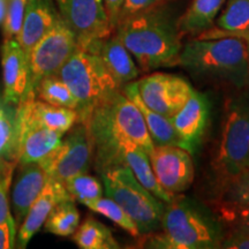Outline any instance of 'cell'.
I'll return each mask as SVG.
<instances>
[{"instance_id":"30","label":"cell","mask_w":249,"mask_h":249,"mask_svg":"<svg viewBox=\"0 0 249 249\" xmlns=\"http://www.w3.org/2000/svg\"><path fill=\"white\" fill-rule=\"evenodd\" d=\"M64 185L71 197L82 204L102 197L104 194V188L99 180L95 177L89 176L88 173L77 174L67 180Z\"/></svg>"},{"instance_id":"14","label":"cell","mask_w":249,"mask_h":249,"mask_svg":"<svg viewBox=\"0 0 249 249\" xmlns=\"http://www.w3.org/2000/svg\"><path fill=\"white\" fill-rule=\"evenodd\" d=\"M211 104L207 95L193 90L181 110L171 118V123L181 142V148L191 155L197 152L210 120Z\"/></svg>"},{"instance_id":"21","label":"cell","mask_w":249,"mask_h":249,"mask_svg":"<svg viewBox=\"0 0 249 249\" xmlns=\"http://www.w3.org/2000/svg\"><path fill=\"white\" fill-rule=\"evenodd\" d=\"M123 92L132 101L141 112L145 126L155 145H176L181 148V142L174 130L169 118L161 116L148 107L140 96L136 80L123 87Z\"/></svg>"},{"instance_id":"3","label":"cell","mask_w":249,"mask_h":249,"mask_svg":"<svg viewBox=\"0 0 249 249\" xmlns=\"http://www.w3.org/2000/svg\"><path fill=\"white\" fill-rule=\"evenodd\" d=\"M178 65L198 80L236 89L249 87V52L241 37H196L182 46Z\"/></svg>"},{"instance_id":"22","label":"cell","mask_w":249,"mask_h":249,"mask_svg":"<svg viewBox=\"0 0 249 249\" xmlns=\"http://www.w3.org/2000/svg\"><path fill=\"white\" fill-rule=\"evenodd\" d=\"M225 7L216 21V29L204 31L197 38L236 36L249 30V0H225Z\"/></svg>"},{"instance_id":"32","label":"cell","mask_w":249,"mask_h":249,"mask_svg":"<svg viewBox=\"0 0 249 249\" xmlns=\"http://www.w3.org/2000/svg\"><path fill=\"white\" fill-rule=\"evenodd\" d=\"M218 187L219 194L214 201L231 204H249V170Z\"/></svg>"},{"instance_id":"13","label":"cell","mask_w":249,"mask_h":249,"mask_svg":"<svg viewBox=\"0 0 249 249\" xmlns=\"http://www.w3.org/2000/svg\"><path fill=\"white\" fill-rule=\"evenodd\" d=\"M64 134L40 124L30 116L27 104L18 105V164L39 163L54 151Z\"/></svg>"},{"instance_id":"5","label":"cell","mask_w":249,"mask_h":249,"mask_svg":"<svg viewBox=\"0 0 249 249\" xmlns=\"http://www.w3.org/2000/svg\"><path fill=\"white\" fill-rule=\"evenodd\" d=\"M55 75L70 87L76 97L77 112L82 123H86L98 105L121 90L98 53L80 48L73 52Z\"/></svg>"},{"instance_id":"16","label":"cell","mask_w":249,"mask_h":249,"mask_svg":"<svg viewBox=\"0 0 249 249\" xmlns=\"http://www.w3.org/2000/svg\"><path fill=\"white\" fill-rule=\"evenodd\" d=\"M5 104L18 107L26 93L29 79V58L17 38L5 39L1 48Z\"/></svg>"},{"instance_id":"31","label":"cell","mask_w":249,"mask_h":249,"mask_svg":"<svg viewBox=\"0 0 249 249\" xmlns=\"http://www.w3.org/2000/svg\"><path fill=\"white\" fill-rule=\"evenodd\" d=\"M213 213L223 225L239 229L249 234V204H231L213 201Z\"/></svg>"},{"instance_id":"33","label":"cell","mask_w":249,"mask_h":249,"mask_svg":"<svg viewBox=\"0 0 249 249\" xmlns=\"http://www.w3.org/2000/svg\"><path fill=\"white\" fill-rule=\"evenodd\" d=\"M17 166L18 160H0V224L13 217L9 207V189Z\"/></svg>"},{"instance_id":"19","label":"cell","mask_w":249,"mask_h":249,"mask_svg":"<svg viewBox=\"0 0 249 249\" xmlns=\"http://www.w3.org/2000/svg\"><path fill=\"white\" fill-rule=\"evenodd\" d=\"M52 0H29L22 27L17 36L18 44L29 58L31 50L44 37L59 18Z\"/></svg>"},{"instance_id":"1","label":"cell","mask_w":249,"mask_h":249,"mask_svg":"<svg viewBox=\"0 0 249 249\" xmlns=\"http://www.w3.org/2000/svg\"><path fill=\"white\" fill-rule=\"evenodd\" d=\"M113 33L133 55L140 71L178 66L181 34L163 4L119 21Z\"/></svg>"},{"instance_id":"12","label":"cell","mask_w":249,"mask_h":249,"mask_svg":"<svg viewBox=\"0 0 249 249\" xmlns=\"http://www.w3.org/2000/svg\"><path fill=\"white\" fill-rule=\"evenodd\" d=\"M149 160L157 181L167 193L179 195L194 181L192 155L176 145H155Z\"/></svg>"},{"instance_id":"7","label":"cell","mask_w":249,"mask_h":249,"mask_svg":"<svg viewBox=\"0 0 249 249\" xmlns=\"http://www.w3.org/2000/svg\"><path fill=\"white\" fill-rule=\"evenodd\" d=\"M249 170V96L230 99L226 104L222 138L213 171L218 186Z\"/></svg>"},{"instance_id":"37","label":"cell","mask_w":249,"mask_h":249,"mask_svg":"<svg viewBox=\"0 0 249 249\" xmlns=\"http://www.w3.org/2000/svg\"><path fill=\"white\" fill-rule=\"evenodd\" d=\"M18 229L13 217L0 224V249L15 248Z\"/></svg>"},{"instance_id":"2","label":"cell","mask_w":249,"mask_h":249,"mask_svg":"<svg viewBox=\"0 0 249 249\" xmlns=\"http://www.w3.org/2000/svg\"><path fill=\"white\" fill-rule=\"evenodd\" d=\"M161 232L144 234L142 247L160 249H218L225 236L217 214L191 197L180 195L165 205Z\"/></svg>"},{"instance_id":"9","label":"cell","mask_w":249,"mask_h":249,"mask_svg":"<svg viewBox=\"0 0 249 249\" xmlns=\"http://www.w3.org/2000/svg\"><path fill=\"white\" fill-rule=\"evenodd\" d=\"M93 161V144L86 123L79 121L62 138L54 151L39 164L49 178L65 183L81 173H88Z\"/></svg>"},{"instance_id":"35","label":"cell","mask_w":249,"mask_h":249,"mask_svg":"<svg viewBox=\"0 0 249 249\" xmlns=\"http://www.w3.org/2000/svg\"><path fill=\"white\" fill-rule=\"evenodd\" d=\"M163 1L164 0H124L119 15V21L132 17L134 14L147 11V9H150L160 4H163ZM119 21H118V23H119Z\"/></svg>"},{"instance_id":"4","label":"cell","mask_w":249,"mask_h":249,"mask_svg":"<svg viewBox=\"0 0 249 249\" xmlns=\"http://www.w3.org/2000/svg\"><path fill=\"white\" fill-rule=\"evenodd\" d=\"M93 144V166L101 172L111 163L120 139H128L144 149L148 155L155 144L141 112L123 90L98 105L86 121Z\"/></svg>"},{"instance_id":"36","label":"cell","mask_w":249,"mask_h":249,"mask_svg":"<svg viewBox=\"0 0 249 249\" xmlns=\"http://www.w3.org/2000/svg\"><path fill=\"white\" fill-rule=\"evenodd\" d=\"M220 248L249 249V234L239 229H230L229 232H225Z\"/></svg>"},{"instance_id":"23","label":"cell","mask_w":249,"mask_h":249,"mask_svg":"<svg viewBox=\"0 0 249 249\" xmlns=\"http://www.w3.org/2000/svg\"><path fill=\"white\" fill-rule=\"evenodd\" d=\"M21 102L26 103L30 116L40 124L64 135L80 121L79 112L73 108L54 107L35 97H27Z\"/></svg>"},{"instance_id":"28","label":"cell","mask_w":249,"mask_h":249,"mask_svg":"<svg viewBox=\"0 0 249 249\" xmlns=\"http://www.w3.org/2000/svg\"><path fill=\"white\" fill-rule=\"evenodd\" d=\"M18 107H0V160H18Z\"/></svg>"},{"instance_id":"20","label":"cell","mask_w":249,"mask_h":249,"mask_svg":"<svg viewBox=\"0 0 249 249\" xmlns=\"http://www.w3.org/2000/svg\"><path fill=\"white\" fill-rule=\"evenodd\" d=\"M93 52L98 53L121 89L139 77V66L116 34H112L107 38L99 42Z\"/></svg>"},{"instance_id":"39","label":"cell","mask_w":249,"mask_h":249,"mask_svg":"<svg viewBox=\"0 0 249 249\" xmlns=\"http://www.w3.org/2000/svg\"><path fill=\"white\" fill-rule=\"evenodd\" d=\"M6 9H7V0H0V24L5 20Z\"/></svg>"},{"instance_id":"15","label":"cell","mask_w":249,"mask_h":249,"mask_svg":"<svg viewBox=\"0 0 249 249\" xmlns=\"http://www.w3.org/2000/svg\"><path fill=\"white\" fill-rule=\"evenodd\" d=\"M48 180V173L39 163L18 164L9 189V207L17 229L22 224L28 210L38 197Z\"/></svg>"},{"instance_id":"17","label":"cell","mask_w":249,"mask_h":249,"mask_svg":"<svg viewBox=\"0 0 249 249\" xmlns=\"http://www.w3.org/2000/svg\"><path fill=\"white\" fill-rule=\"evenodd\" d=\"M65 200H73V198L68 194L64 183L49 178L43 191L31 204L26 218L18 229L15 247L21 249L26 248L34 235L44 225L46 218L49 217L52 209Z\"/></svg>"},{"instance_id":"41","label":"cell","mask_w":249,"mask_h":249,"mask_svg":"<svg viewBox=\"0 0 249 249\" xmlns=\"http://www.w3.org/2000/svg\"><path fill=\"white\" fill-rule=\"evenodd\" d=\"M2 104H4V101H2V98H1V99H0V107H1Z\"/></svg>"},{"instance_id":"6","label":"cell","mask_w":249,"mask_h":249,"mask_svg":"<svg viewBox=\"0 0 249 249\" xmlns=\"http://www.w3.org/2000/svg\"><path fill=\"white\" fill-rule=\"evenodd\" d=\"M104 194L120 205L139 227L140 234L160 231L165 205L149 192L126 164L113 165L98 173Z\"/></svg>"},{"instance_id":"40","label":"cell","mask_w":249,"mask_h":249,"mask_svg":"<svg viewBox=\"0 0 249 249\" xmlns=\"http://www.w3.org/2000/svg\"><path fill=\"white\" fill-rule=\"evenodd\" d=\"M239 37H241V38L245 40L246 44H247V49H248V52H249V30L247 31V33L241 34V35L239 36Z\"/></svg>"},{"instance_id":"34","label":"cell","mask_w":249,"mask_h":249,"mask_svg":"<svg viewBox=\"0 0 249 249\" xmlns=\"http://www.w3.org/2000/svg\"><path fill=\"white\" fill-rule=\"evenodd\" d=\"M28 1L29 0H7V9L2 22L5 39L17 38L22 27Z\"/></svg>"},{"instance_id":"18","label":"cell","mask_w":249,"mask_h":249,"mask_svg":"<svg viewBox=\"0 0 249 249\" xmlns=\"http://www.w3.org/2000/svg\"><path fill=\"white\" fill-rule=\"evenodd\" d=\"M119 164H126L129 166L136 179L160 201L167 203L176 196L161 188L152 171L149 155L144 149L128 139H120L114 149L110 166Z\"/></svg>"},{"instance_id":"38","label":"cell","mask_w":249,"mask_h":249,"mask_svg":"<svg viewBox=\"0 0 249 249\" xmlns=\"http://www.w3.org/2000/svg\"><path fill=\"white\" fill-rule=\"evenodd\" d=\"M103 1H104L105 9H107L108 20H110L111 28L114 31L118 21H119V15L124 0H103Z\"/></svg>"},{"instance_id":"24","label":"cell","mask_w":249,"mask_h":249,"mask_svg":"<svg viewBox=\"0 0 249 249\" xmlns=\"http://www.w3.org/2000/svg\"><path fill=\"white\" fill-rule=\"evenodd\" d=\"M225 0H193L181 18L177 21L180 34L200 35L213 27Z\"/></svg>"},{"instance_id":"29","label":"cell","mask_w":249,"mask_h":249,"mask_svg":"<svg viewBox=\"0 0 249 249\" xmlns=\"http://www.w3.org/2000/svg\"><path fill=\"white\" fill-rule=\"evenodd\" d=\"M87 208L93 213L102 214V216L107 217L111 222L117 224L120 229H123L127 233H129L132 236L138 238L140 234L139 227L136 223L132 219V217L124 211L116 201H113L110 197H99L96 200L87 202L85 204Z\"/></svg>"},{"instance_id":"11","label":"cell","mask_w":249,"mask_h":249,"mask_svg":"<svg viewBox=\"0 0 249 249\" xmlns=\"http://www.w3.org/2000/svg\"><path fill=\"white\" fill-rule=\"evenodd\" d=\"M136 85L144 104L169 119L181 110L194 90L183 77L163 71L143 76Z\"/></svg>"},{"instance_id":"10","label":"cell","mask_w":249,"mask_h":249,"mask_svg":"<svg viewBox=\"0 0 249 249\" xmlns=\"http://www.w3.org/2000/svg\"><path fill=\"white\" fill-rule=\"evenodd\" d=\"M64 22L71 30L77 48L93 51L113 34L103 0H52Z\"/></svg>"},{"instance_id":"8","label":"cell","mask_w":249,"mask_h":249,"mask_svg":"<svg viewBox=\"0 0 249 249\" xmlns=\"http://www.w3.org/2000/svg\"><path fill=\"white\" fill-rule=\"evenodd\" d=\"M77 49L74 34L59 17L52 29L34 46L29 54V79L23 98L35 97V88L46 76L55 75Z\"/></svg>"},{"instance_id":"27","label":"cell","mask_w":249,"mask_h":249,"mask_svg":"<svg viewBox=\"0 0 249 249\" xmlns=\"http://www.w3.org/2000/svg\"><path fill=\"white\" fill-rule=\"evenodd\" d=\"M80 225V213L75 201L65 200L58 203L46 218L45 232L58 236H71Z\"/></svg>"},{"instance_id":"25","label":"cell","mask_w":249,"mask_h":249,"mask_svg":"<svg viewBox=\"0 0 249 249\" xmlns=\"http://www.w3.org/2000/svg\"><path fill=\"white\" fill-rule=\"evenodd\" d=\"M73 241L81 249H119L121 246L116 240L111 230L104 224L88 217L73 233Z\"/></svg>"},{"instance_id":"26","label":"cell","mask_w":249,"mask_h":249,"mask_svg":"<svg viewBox=\"0 0 249 249\" xmlns=\"http://www.w3.org/2000/svg\"><path fill=\"white\" fill-rule=\"evenodd\" d=\"M35 98L54 107L76 110L79 102L66 83L57 75H50L42 79L35 88Z\"/></svg>"}]
</instances>
